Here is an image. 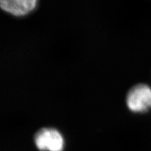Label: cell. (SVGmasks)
<instances>
[{"mask_svg":"<svg viewBox=\"0 0 151 151\" xmlns=\"http://www.w3.org/2000/svg\"><path fill=\"white\" fill-rule=\"evenodd\" d=\"M127 105L130 110L135 113L148 111L151 108V88L145 84L132 88L127 94Z\"/></svg>","mask_w":151,"mask_h":151,"instance_id":"cell-1","label":"cell"},{"mask_svg":"<svg viewBox=\"0 0 151 151\" xmlns=\"http://www.w3.org/2000/svg\"><path fill=\"white\" fill-rule=\"evenodd\" d=\"M37 3V0H0V6L4 12L21 17L34 10Z\"/></svg>","mask_w":151,"mask_h":151,"instance_id":"cell-2","label":"cell"},{"mask_svg":"<svg viewBox=\"0 0 151 151\" xmlns=\"http://www.w3.org/2000/svg\"><path fill=\"white\" fill-rule=\"evenodd\" d=\"M64 141L63 135L55 129H49L47 150L49 151H63Z\"/></svg>","mask_w":151,"mask_h":151,"instance_id":"cell-3","label":"cell"},{"mask_svg":"<svg viewBox=\"0 0 151 151\" xmlns=\"http://www.w3.org/2000/svg\"><path fill=\"white\" fill-rule=\"evenodd\" d=\"M49 129L42 128L38 131L35 135L34 141L36 147L41 151L47 150Z\"/></svg>","mask_w":151,"mask_h":151,"instance_id":"cell-4","label":"cell"}]
</instances>
